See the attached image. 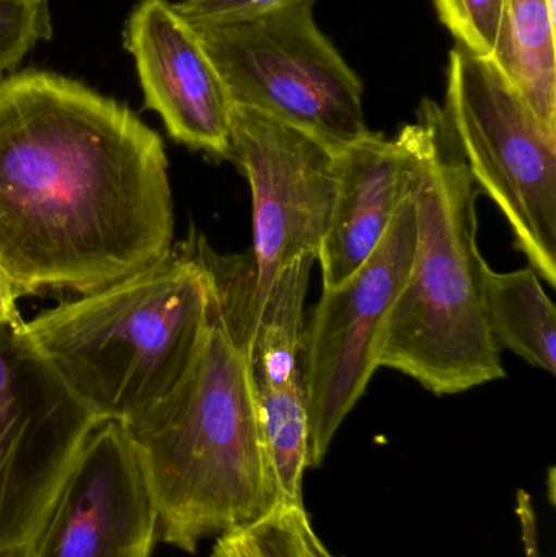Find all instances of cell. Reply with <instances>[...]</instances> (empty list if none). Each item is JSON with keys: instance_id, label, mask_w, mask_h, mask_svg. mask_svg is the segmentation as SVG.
Segmentation results:
<instances>
[{"instance_id": "obj_11", "label": "cell", "mask_w": 556, "mask_h": 557, "mask_svg": "<svg viewBox=\"0 0 556 557\" xmlns=\"http://www.w3.org/2000/svg\"><path fill=\"white\" fill-rule=\"evenodd\" d=\"M144 103L176 143L231 156L232 101L195 26L169 0H137L124 26Z\"/></svg>"}, {"instance_id": "obj_15", "label": "cell", "mask_w": 556, "mask_h": 557, "mask_svg": "<svg viewBox=\"0 0 556 557\" xmlns=\"http://www.w3.org/2000/svg\"><path fill=\"white\" fill-rule=\"evenodd\" d=\"M255 392L281 507H304V474L309 470L304 379L255 385Z\"/></svg>"}, {"instance_id": "obj_16", "label": "cell", "mask_w": 556, "mask_h": 557, "mask_svg": "<svg viewBox=\"0 0 556 557\" xmlns=\"http://www.w3.org/2000/svg\"><path fill=\"white\" fill-rule=\"evenodd\" d=\"M307 520L306 507H280L254 525L219 536L211 557H306Z\"/></svg>"}, {"instance_id": "obj_6", "label": "cell", "mask_w": 556, "mask_h": 557, "mask_svg": "<svg viewBox=\"0 0 556 557\" xmlns=\"http://www.w3.org/2000/svg\"><path fill=\"white\" fill-rule=\"evenodd\" d=\"M444 116L480 193L508 221L515 248L556 287V133L502 69L456 45Z\"/></svg>"}, {"instance_id": "obj_8", "label": "cell", "mask_w": 556, "mask_h": 557, "mask_svg": "<svg viewBox=\"0 0 556 557\" xmlns=\"http://www.w3.org/2000/svg\"><path fill=\"white\" fill-rule=\"evenodd\" d=\"M98 424L22 317L0 323V557H25Z\"/></svg>"}, {"instance_id": "obj_9", "label": "cell", "mask_w": 556, "mask_h": 557, "mask_svg": "<svg viewBox=\"0 0 556 557\" xmlns=\"http://www.w3.org/2000/svg\"><path fill=\"white\" fill-rule=\"evenodd\" d=\"M415 238L408 193L371 258L343 284L323 288L309 326L304 327L310 470L323 463L336 432L378 372L382 331L410 273Z\"/></svg>"}, {"instance_id": "obj_19", "label": "cell", "mask_w": 556, "mask_h": 557, "mask_svg": "<svg viewBox=\"0 0 556 557\" xmlns=\"http://www.w3.org/2000/svg\"><path fill=\"white\" fill-rule=\"evenodd\" d=\"M297 0H183L175 9L189 25L242 22L273 12Z\"/></svg>"}, {"instance_id": "obj_14", "label": "cell", "mask_w": 556, "mask_h": 557, "mask_svg": "<svg viewBox=\"0 0 556 557\" xmlns=\"http://www.w3.org/2000/svg\"><path fill=\"white\" fill-rule=\"evenodd\" d=\"M556 0H506L495 62L556 133Z\"/></svg>"}, {"instance_id": "obj_2", "label": "cell", "mask_w": 556, "mask_h": 557, "mask_svg": "<svg viewBox=\"0 0 556 557\" xmlns=\"http://www.w3.org/2000/svg\"><path fill=\"white\" fill-rule=\"evenodd\" d=\"M123 425L166 545L196 553L202 540L254 525L280 509L247 347L215 294L205 341L185 379Z\"/></svg>"}, {"instance_id": "obj_10", "label": "cell", "mask_w": 556, "mask_h": 557, "mask_svg": "<svg viewBox=\"0 0 556 557\" xmlns=\"http://www.w3.org/2000/svg\"><path fill=\"white\" fill-rule=\"evenodd\" d=\"M156 504L129 434L98 422L25 557H150Z\"/></svg>"}, {"instance_id": "obj_21", "label": "cell", "mask_w": 556, "mask_h": 557, "mask_svg": "<svg viewBox=\"0 0 556 557\" xmlns=\"http://www.w3.org/2000/svg\"><path fill=\"white\" fill-rule=\"evenodd\" d=\"M302 542L304 555H306V557H338L333 555V553L326 548L325 543L319 539L316 530H313L312 523H310V519L307 520L306 525H304Z\"/></svg>"}, {"instance_id": "obj_13", "label": "cell", "mask_w": 556, "mask_h": 557, "mask_svg": "<svg viewBox=\"0 0 556 557\" xmlns=\"http://www.w3.org/2000/svg\"><path fill=\"white\" fill-rule=\"evenodd\" d=\"M486 324L499 350H511L529 366L556 373V310L534 268L496 273L483 281Z\"/></svg>"}, {"instance_id": "obj_20", "label": "cell", "mask_w": 556, "mask_h": 557, "mask_svg": "<svg viewBox=\"0 0 556 557\" xmlns=\"http://www.w3.org/2000/svg\"><path fill=\"white\" fill-rule=\"evenodd\" d=\"M16 300H18V297L13 292L9 278L0 270V323H7V321L22 317L18 307H16Z\"/></svg>"}, {"instance_id": "obj_5", "label": "cell", "mask_w": 556, "mask_h": 557, "mask_svg": "<svg viewBox=\"0 0 556 557\" xmlns=\"http://www.w3.org/2000/svg\"><path fill=\"white\" fill-rule=\"evenodd\" d=\"M336 156L297 127L232 104L228 159L250 183L254 248L222 257L208 245L201 257L245 346L281 270L302 255H319L335 198Z\"/></svg>"}, {"instance_id": "obj_7", "label": "cell", "mask_w": 556, "mask_h": 557, "mask_svg": "<svg viewBox=\"0 0 556 557\" xmlns=\"http://www.w3.org/2000/svg\"><path fill=\"white\" fill-rule=\"evenodd\" d=\"M316 0L195 26L232 104L261 111L339 152L369 133L362 82L323 35Z\"/></svg>"}, {"instance_id": "obj_1", "label": "cell", "mask_w": 556, "mask_h": 557, "mask_svg": "<svg viewBox=\"0 0 556 557\" xmlns=\"http://www.w3.org/2000/svg\"><path fill=\"white\" fill-rule=\"evenodd\" d=\"M173 225L162 137L126 104L54 72L0 81V270L16 297L139 273Z\"/></svg>"}, {"instance_id": "obj_3", "label": "cell", "mask_w": 556, "mask_h": 557, "mask_svg": "<svg viewBox=\"0 0 556 557\" xmlns=\"http://www.w3.org/2000/svg\"><path fill=\"white\" fill-rule=\"evenodd\" d=\"M407 149L415 209L413 261L379 344V369L410 376L437 396L505 379L490 336L480 253V191L443 108L424 100L417 123L397 134Z\"/></svg>"}, {"instance_id": "obj_17", "label": "cell", "mask_w": 556, "mask_h": 557, "mask_svg": "<svg viewBox=\"0 0 556 557\" xmlns=\"http://www.w3.org/2000/svg\"><path fill=\"white\" fill-rule=\"evenodd\" d=\"M441 23L456 45L483 59H495L505 23L506 0H433Z\"/></svg>"}, {"instance_id": "obj_4", "label": "cell", "mask_w": 556, "mask_h": 557, "mask_svg": "<svg viewBox=\"0 0 556 557\" xmlns=\"http://www.w3.org/2000/svg\"><path fill=\"white\" fill-rule=\"evenodd\" d=\"M212 304L188 238L139 273L42 310L26 330L98 422L126 424L185 379Z\"/></svg>"}, {"instance_id": "obj_22", "label": "cell", "mask_w": 556, "mask_h": 557, "mask_svg": "<svg viewBox=\"0 0 556 557\" xmlns=\"http://www.w3.org/2000/svg\"><path fill=\"white\" fill-rule=\"evenodd\" d=\"M3 557H15V556H3Z\"/></svg>"}, {"instance_id": "obj_18", "label": "cell", "mask_w": 556, "mask_h": 557, "mask_svg": "<svg viewBox=\"0 0 556 557\" xmlns=\"http://www.w3.org/2000/svg\"><path fill=\"white\" fill-rule=\"evenodd\" d=\"M51 36L48 0H0V81Z\"/></svg>"}, {"instance_id": "obj_12", "label": "cell", "mask_w": 556, "mask_h": 557, "mask_svg": "<svg viewBox=\"0 0 556 557\" xmlns=\"http://www.w3.org/2000/svg\"><path fill=\"white\" fill-rule=\"evenodd\" d=\"M407 149L400 137L371 133L336 156V189L317 261L323 288L353 276L374 253L408 195Z\"/></svg>"}]
</instances>
